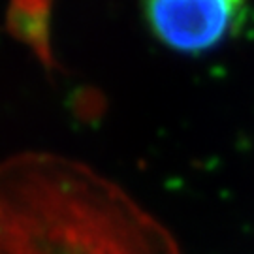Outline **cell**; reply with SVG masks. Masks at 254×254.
Segmentation results:
<instances>
[{
	"mask_svg": "<svg viewBox=\"0 0 254 254\" xmlns=\"http://www.w3.org/2000/svg\"><path fill=\"white\" fill-rule=\"evenodd\" d=\"M247 0H143L147 27L164 47L200 55L224 44L241 27Z\"/></svg>",
	"mask_w": 254,
	"mask_h": 254,
	"instance_id": "obj_1",
	"label": "cell"
}]
</instances>
